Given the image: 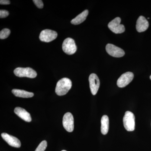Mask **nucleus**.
<instances>
[{
  "mask_svg": "<svg viewBox=\"0 0 151 151\" xmlns=\"http://www.w3.org/2000/svg\"><path fill=\"white\" fill-rule=\"evenodd\" d=\"M72 87V82L69 78H63L58 81L56 84L55 92L58 96L67 94Z\"/></svg>",
  "mask_w": 151,
  "mask_h": 151,
  "instance_id": "1",
  "label": "nucleus"
},
{
  "mask_svg": "<svg viewBox=\"0 0 151 151\" xmlns=\"http://www.w3.org/2000/svg\"><path fill=\"white\" fill-rule=\"evenodd\" d=\"M135 118L134 115L130 111H127L123 118V123L125 129L129 132L135 130Z\"/></svg>",
  "mask_w": 151,
  "mask_h": 151,
  "instance_id": "2",
  "label": "nucleus"
},
{
  "mask_svg": "<svg viewBox=\"0 0 151 151\" xmlns=\"http://www.w3.org/2000/svg\"><path fill=\"white\" fill-rule=\"evenodd\" d=\"M14 73L19 77H26L29 78H35L37 76L35 70L29 67H18L14 70Z\"/></svg>",
  "mask_w": 151,
  "mask_h": 151,
  "instance_id": "3",
  "label": "nucleus"
},
{
  "mask_svg": "<svg viewBox=\"0 0 151 151\" xmlns=\"http://www.w3.org/2000/svg\"><path fill=\"white\" fill-rule=\"evenodd\" d=\"M62 49L65 53L69 55L75 53L77 50V47L73 39L71 38L65 39L63 43Z\"/></svg>",
  "mask_w": 151,
  "mask_h": 151,
  "instance_id": "4",
  "label": "nucleus"
},
{
  "mask_svg": "<svg viewBox=\"0 0 151 151\" xmlns=\"http://www.w3.org/2000/svg\"><path fill=\"white\" fill-rule=\"evenodd\" d=\"M121 19L120 17H116L109 23L108 27L111 31L116 34L122 33L125 30L124 25L121 24Z\"/></svg>",
  "mask_w": 151,
  "mask_h": 151,
  "instance_id": "5",
  "label": "nucleus"
},
{
  "mask_svg": "<svg viewBox=\"0 0 151 151\" xmlns=\"http://www.w3.org/2000/svg\"><path fill=\"white\" fill-rule=\"evenodd\" d=\"M57 36V33L55 31L46 29L41 31L40 35L39 38L41 41L49 42L55 40Z\"/></svg>",
  "mask_w": 151,
  "mask_h": 151,
  "instance_id": "6",
  "label": "nucleus"
},
{
  "mask_svg": "<svg viewBox=\"0 0 151 151\" xmlns=\"http://www.w3.org/2000/svg\"><path fill=\"white\" fill-rule=\"evenodd\" d=\"M63 125L68 132H73L74 129V119L71 113L68 112L64 115L63 119Z\"/></svg>",
  "mask_w": 151,
  "mask_h": 151,
  "instance_id": "7",
  "label": "nucleus"
},
{
  "mask_svg": "<svg viewBox=\"0 0 151 151\" xmlns=\"http://www.w3.org/2000/svg\"><path fill=\"white\" fill-rule=\"evenodd\" d=\"M89 81L91 93L93 95H96L100 86L99 78L96 74L92 73L89 76Z\"/></svg>",
  "mask_w": 151,
  "mask_h": 151,
  "instance_id": "8",
  "label": "nucleus"
},
{
  "mask_svg": "<svg viewBox=\"0 0 151 151\" xmlns=\"http://www.w3.org/2000/svg\"><path fill=\"white\" fill-rule=\"evenodd\" d=\"M106 50L110 55L114 57H122L125 55L123 49L111 44H108L106 45Z\"/></svg>",
  "mask_w": 151,
  "mask_h": 151,
  "instance_id": "9",
  "label": "nucleus"
},
{
  "mask_svg": "<svg viewBox=\"0 0 151 151\" xmlns=\"http://www.w3.org/2000/svg\"><path fill=\"white\" fill-rule=\"evenodd\" d=\"M134 75L131 72H127L122 74L117 81V84L120 88L125 87L133 80Z\"/></svg>",
  "mask_w": 151,
  "mask_h": 151,
  "instance_id": "10",
  "label": "nucleus"
},
{
  "mask_svg": "<svg viewBox=\"0 0 151 151\" xmlns=\"http://www.w3.org/2000/svg\"><path fill=\"white\" fill-rule=\"evenodd\" d=\"M1 135L3 139L10 146L14 147H20L21 143L17 138L5 133H2Z\"/></svg>",
  "mask_w": 151,
  "mask_h": 151,
  "instance_id": "11",
  "label": "nucleus"
},
{
  "mask_svg": "<svg viewBox=\"0 0 151 151\" xmlns=\"http://www.w3.org/2000/svg\"><path fill=\"white\" fill-rule=\"evenodd\" d=\"M149 24L145 17L141 16L139 17L137 22L136 29L139 32H143L145 31L149 27Z\"/></svg>",
  "mask_w": 151,
  "mask_h": 151,
  "instance_id": "12",
  "label": "nucleus"
},
{
  "mask_svg": "<svg viewBox=\"0 0 151 151\" xmlns=\"http://www.w3.org/2000/svg\"><path fill=\"white\" fill-rule=\"evenodd\" d=\"M15 113L19 117L24 120L25 122H30L32 121V118L30 114L24 108L20 107H17L14 111Z\"/></svg>",
  "mask_w": 151,
  "mask_h": 151,
  "instance_id": "13",
  "label": "nucleus"
},
{
  "mask_svg": "<svg viewBox=\"0 0 151 151\" xmlns=\"http://www.w3.org/2000/svg\"><path fill=\"white\" fill-rule=\"evenodd\" d=\"M89 14V11L88 10H85L83 11L81 14H78L75 18L73 19L71 21V23L74 25H78L80 24L86 20V17Z\"/></svg>",
  "mask_w": 151,
  "mask_h": 151,
  "instance_id": "14",
  "label": "nucleus"
},
{
  "mask_svg": "<svg viewBox=\"0 0 151 151\" xmlns=\"http://www.w3.org/2000/svg\"><path fill=\"white\" fill-rule=\"evenodd\" d=\"M12 93L17 97L22 98H30L33 97L34 94L32 92H27L24 90L19 89H13L12 90Z\"/></svg>",
  "mask_w": 151,
  "mask_h": 151,
  "instance_id": "15",
  "label": "nucleus"
},
{
  "mask_svg": "<svg viewBox=\"0 0 151 151\" xmlns=\"http://www.w3.org/2000/svg\"><path fill=\"white\" fill-rule=\"evenodd\" d=\"M101 132L103 135L108 134L109 131V118L106 115L103 116L101 120Z\"/></svg>",
  "mask_w": 151,
  "mask_h": 151,
  "instance_id": "16",
  "label": "nucleus"
},
{
  "mask_svg": "<svg viewBox=\"0 0 151 151\" xmlns=\"http://www.w3.org/2000/svg\"><path fill=\"white\" fill-rule=\"evenodd\" d=\"M10 33V30L9 29H4L0 32V39H5L8 37Z\"/></svg>",
  "mask_w": 151,
  "mask_h": 151,
  "instance_id": "17",
  "label": "nucleus"
},
{
  "mask_svg": "<svg viewBox=\"0 0 151 151\" xmlns=\"http://www.w3.org/2000/svg\"><path fill=\"white\" fill-rule=\"evenodd\" d=\"M47 147V142L46 141H42L38 146L35 151H44Z\"/></svg>",
  "mask_w": 151,
  "mask_h": 151,
  "instance_id": "18",
  "label": "nucleus"
},
{
  "mask_svg": "<svg viewBox=\"0 0 151 151\" xmlns=\"http://www.w3.org/2000/svg\"><path fill=\"white\" fill-rule=\"evenodd\" d=\"M33 1L34 2L35 5L38 8H43L44 5L42 1H41V0H33Z\"/></svg>",
  "mask_w": 151,
  "mask_h": 151,
  "instance_id": "19",
  "label": "nucleus"
},
{
  "mask_svg": "<svg viewBox=\"0 0 151 151\" xmlns=\"http://www.w3.org/2000/svg\"><path fill=\"white\" fill-rule=\"evenodd\" d=\"M9 12L8 11L5 10L1 9L0 10V18H4L8 16Z\"/></svg>",
  "mask_w": 151,
  "mask_h": 151,
  "instance_id": "20",
  "label": "nucleus"
},
{
  "mask_svg": "<svg viewBox=\"0 0 151 151\" xmlns=\"http://www.w3.org/2000/svg\"><path fill=\"white\" fill-rule=\"evenodd\" d=\"M0 4L1 5H9L10 4V1L8 0H1Z\"/></svg>",
  "mask_w": 151,
  "mask_h": 151,
  "instance_id": "21",
  "label": "nucleus"
},
{
  "mask_svg": "<svg viewBox=\"0 0 151 151\" xmlns=\"http://www.w3.org/2000/svg\"><path fill=\"white\" fill-rule=\"evenodd\" d=\"M61 151H67L65 150H62Z\"/></svg>",
  "mask_w": 151,
  "mask_h": 151,
  "instance_id": "22",
  "label": "nucleus"
},
{
  "mask_svg": "<svg viewBox=\"0 0 151 151\" xmlns=\"http://www.w3.org/2000/svg\"><path fill=\"white\" fill-rule=\"evenodd\" d=\"M150 79L151 80V75L150 76Z\"/></svg>",
  "mask_w": 151,
  "mask_h": 151,
  "instance_id": "23",
  "label": "nucleus"
}]
</instances>
